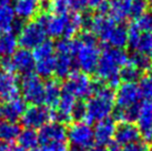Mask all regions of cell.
Returning <instances> with one entry per match:
<instances>
[{
  "label": "cell",
  "instance_id": "obj_1",
  "mask_svg": "<svg viewBox=\"0 0 152 151\" xmlns=\"http://www.w3.org/2000/svg\"><path fill=\"white\" fill-rule=\"evenodd\" d=\"M129 56L122 49L106 48L100 54L96 73L101 84L110 88H117L120 84V70L128 63Z\"/></svg>",
  "mask_w": 152,
  "mask_h": 151
},
{
  "label": "cell",
  "instance_id": "obj_2",
  "mask_svg": "<svg viewBox=\"0 0 152 151\" xmlns=\"http://www.w3.org/2000/svg\"><path fill=\"white\" fill-rule=\"evenodd\" d=\"M114 97L115 92L112 88L101 82H94L92 95L86 102V123L91 126L92 123L109 118L114 109Z\"/></svg>",
  "mask_w": 152,
  "mask_h": 151
},
{
  "label": "cell",
  "instance_id": "obj_3",
  "mask_svg": "<svg viewBox=\"0 0 152 151\" xmlns=\"http://www.w3.org/2000/svg\"><path fill=\"white\" fill-rule=\"evenodd\" d=\"M100 48L97 43V38L91 32H85L80 38L76 39V50H75V62L86 75L96 71L98 61L100 58Z\"/></svg>",
  "mask_w": 152,
  "mask_h": 151
},
{
  "label": "cell",
  "instance_id": "obj_4",
  "mask_svg": "<svg viewBox=\"0 0 152 151\" xmlns=\"http://www.w3.org/2000/svg\"><path fill=\"white\" fill-rule=\"evenodd\" d=\"M56 47V67L55 75L59 79H67L75 72V50L76 39H61Z\"/></svg>",
  "mask_w": 152,
  "mask_h": 151
},
{
  "label": "cell",
  "instance_id": "obj_5",
  "mask_svg": "<svg viewBox=\"0 0 152 151\" xmlns=\"http://www.w3.org/2000/svg\"><path fill=\"white\" fill-rule=\"evenodd\" d=\"M94 82L88 75L81 71H75L68 77L62 86V90L70 93L77 100H82L92 95Z\"/></svg>",
  "mask_w": 152,
  "mask_h": 151
},
{
  "label": "cell",
  "instance_id": "obj_6",
  "mask_svg": "<svg viewBox=\"0 0 152 151\" xmlns=\"http://www.w3.org/2000/svg\"><path fill=\"white\" fill-rule=\"evenodd\" d=\"M20 92L22 99L30 106L42 105L45 101V82L34 73L25 75L20 82Z\"/></svg>",
  "mask_w": 152,
  "mask_h": 151
},
{
  "label": "cell",
  "instance_id": "obj_7",
  "mask_svg": "<svg viewBox=\"0 0 152 151\" xmlns=\"http://www.w3.org/2000/svg\"><path fill=\"white\" fill-rule=\"evenodd\" d=\"M18 43L22 47V49H34L43 41H46L47 34L40 20L29 21L25 26H22L19 30Z\"/></svg>",
  "mask_w": 152,
  "mask_h": 151
},
{
  "label": "cell",
  "instance_id": "obj_8",
  "mask_svg": "<svg viewBox=\"0 0 152 151\" xmlns=\"http://www.w3.org/2000/svg\"><path fill=\"white\" fill-rule=\"evenodd\" d=\"M67 140L71 146L90 150L94 146L92 127L82 122H72L67 127Z\"/></svg>",
  "mask_w": 152,
  "mask_h": 151
},
{
  "label": "cell",
  "instance_id": "obj_9",
  "mask_svg": "<svg viewBox=\"0 0 152 151\" xmlns=\"http://www.w3.org/2000/svg\"><path fill=\"white\" fill-rule=\"evenodd\" d=\"M4 71L19 72L21 75H29L34 69V59L32 52L27 49H19L10 58H6L2 61Z\"/></svg>",
  "mask_w": 152,
  "mask_h": 151
},
{
  "label": "cell",
  "instance_id": "obj_10",
  "mask_svg": "<svg viewBox=\"0 0 152 151\" xmlns=\"http://www.w3.org/2000/svg\"><path fill=\"white\" fill-rule=\"evenodd\" d=\"M20 120L22 126L27 129H40L51 120V109L43 105L29 106Z\"/></svg>",
  "mask_w": 152,
  "mask_h": 151
},
{
  "label": "cell",
  "instance_id": "obj_11",
  "mask_svg": "<svg viewBox=\"0 0 152 151\" xmlns=\"http://www.w3.org/2000/svg\"><path fill=\"white\" fill-rule=\"evenodd\" d=\"M70 19V13H51L45 15L39 20L42 23L43 28L46 30V34L53 38L66 37Z\"/></svg>",
  "mask_w": 152,
  "mask_h": 151
},
{
  "label": "cell",
  "instance_id": "obj_12",
  "mask_svg": "<svg viewBox=\"0 0 152 151\" xmlns=\"http://www.w3.org/2000/svg\"><path fill=\"white\" fill-rule=\"evenodd\" d=\"M39 144L49 146L53 143L67 142V126L59 122H48L38 131Z\"/></svg>",
  "mask_w": 152,
  "mask_h": 151
},
{
  "label": "cell",
  "instance_id": "obj_13",
  "mask_svg": "<svg viewBox=\"0 0 152 151\" xmlns=\"http://www.w3.org/2000/svg\"><path fill=\"white\" fill-rule=\"evenodd\" d=\"M140 93L135 84H119L114 97V105L118 109H127L130 107L139 105Z\"/></svg>",
  "mask_w": 152,
  "mask_h": 151
},
{
  "label": "cell",
  "instance_id": "obj_14",
  "mask_svg": "<svg viewBox=\"0 0 152 151\" xmlns=\"http://www.w3.org/2000/svg\"><path fill=\"white\" fill-rule=\"evenodd\" d=\"M88 23L89 28L91 30V34L96 38H99L102 42L106 43L107 39L112 32L117 22H114L109 16L103 13H98L94 17L90 19H86V25Z\"/></svg>",
  "mask_w": 152,
  "mask_h": 151
},
{
  "label": "cell",
  "instance_id": "obj_15",
  "mask_svg": "<svg viewBox=\"0 0 152 151\" xmlns=\"http://www.w3.org/2000/svg\"><path fill=\"white\" fill-rule=\"evenodd\" d=\"M128 45L134 52L152 57V34L140 32L132 25L128 30Z\"/></svg>",
  "mask_w": 152,
  "mask_h": 151
},
{
  "label": "cell",
  "instance_id": "obj_16",
  "mask_svg": "<svg viewBox=\"0 0 152 151\" xmlns=\"http://www.w3.org/2000/svg\"><path fill=\"white\" fill-rule=\"evenodd\" d=\"M137 127L139 129L142 141L151 146L152 143V101H142L139 107V114L137 119Z\"/></svg>",
  "mask_w": 152,
  "mask_h": 151
},
{
  "label": "cell",
  "instance_id": "obj_17",
  "mask_svg": "<svg viewBox=\"0 0 152 151\" xmlns=\"http://www.w3.org/2000/svg\"><path fill=\"white\" fill-rule=\"evenodd\" d=\"M117 123L112 118H106L101 121L96 122L93 129V137L94 143L97 146L106 148L113 141L114 131H115Z\"/></svg>",
  "mask_w": 152,
  "mask_h": 151
},
{
  "label": "cell",
  "instance_id": "obj_18",
  "mask_svg": "<svg viewBox=\"0 0 152 151\" xmlns=\"http://www.w3.org/2000/svg\"><path fill=\"white\" fill-rule=\"evenodd\" d=\"M20 95V82L15 73L0 71V98L4 101L12 100Z\"/></svg>",
  "mask_w": 152,
  "mask_h": 151
},
{
  "label": "cell",
  "instance_id": "obj_19",
  "mask_svg": "<svg viewBox=\"0 0 152 151\" xmlns=\"http://www.w3.org/2000/svg\"><path fill=\"white\" fill-rule=\"evenodd\" d=\"M140 132L135 123L118 122L115 126L113 140L119 146H127L140 140Z\"/></svg>",
  "mask_w": 152,
  "mask_h": 151
},
{
  "label": "cell",
  "instance_id": "obj_20",
  "mask_svg": "<svg viewBox=\"0 0 152 151\" xmlns=\"http://www.w3.org/2000/svg\"><path fill=\"white\" fill-rule=\"evenodd\" d=\"M41 7L40 0H16L12 9L20 20H31L38 15Z\"/></svg>",
  "mask_w": 152,
  "mask_h": 151
},
{
  "label": "cell",
  "instance_id": "obj_21",
  "mask_svg": "<svg viewBox=\"0 0 152 151\" xmlns=\"http://www.w3.org/2000/svg\"><path fill=\"white\" fill-rule=\"evenodd\" d=\"M27 107V102L20 97L6 101V103L2 106V117H4V120L7 121L18 122L25 113Z\"/></svg>",
  "mask_w": 152,
  "mask_h": 151
},
{
  "label": "cell",
  "instance_id": "obj_22",
  "mask_svg": "<svg viewBox=\"0 0 152 151\" xmlns=\"http://www.w3.org/2000/svg\"><path fill=\"white\" fill-rule=\"evenodd\" d=\"M132 0H110L108 11L114 22H122L130 17Z\"/></svg>",
  "mask_w": 152,
  "mask_h": 151
},
{
  "label": "cell",
  "instance_id": "obj_23",
  "mask_svg": "<svg viewBox=\"0 0 152 151\" xmlns=\"http://www.w3.org/2000/svg\"><path fill=\"white\" fill-rule=\"evenodd\" d=\"M88 0H50L48 7L53 13H66L69 10L77 12L87 7Z\"/></svg>",
  "mask_w": 152,
  "mask_h": 151
},
{
  "label": "cell",
  "instance_id": "obj_24",
  "mask_svg": "<svg viewBox=\"0 0 152 151\" xmlns=\"http://www.w3.org/2000/svg\"><path fill=\"white\" fill-rule=\"evenodd\" d=\"M62 92V87L56 79H49L45 82V101L46 107L55 109Z\"/></svg>",
  "mask_w": 152,
  "mask_h": 151
},
{
  "label": "cell",
  "instance_id": "obj_25",
  "mask_svg": "<svg viewBox=\"0 0 152 151\" xmlns=\"http://www.w3.org/2000/svg\"><path fill=\"white\" fill-rule=\"evenodd\" d=\"M17 147L21 151H34L39 146L38 132L34 129H23L17 138Z\"/></svg>",
  "mask_w": 152,
  "mask_h": 151
},
{
  "label": "cell",
  "instance_id": "obj_26",
  "mask_svg": "<svg viewBox=\"0 0 152 151\" xmlns=\"http://www.w3.org/2000/svg\"><path fill=\"white\" fill-rule=\"evenodd\" d=\"M20 30L16 20V15L12 7H1L0 8V34L12 32V30Z\"/></svg>",
  "mask_w": 152,
  "mask_h": 151
},
{
  "label": "cell",
  "instance_id": "obj_27",
  "mask_svg": "<svg viewBox=\"0 0 152 151\" xmlns=\"http://www.w3.org/2000/svg\"><path fill=\"white\" fill-rule=\"evenodd\" d=\"M106 43L110 48L122 49L128 45V29L124 26L117 23L112 32L107 39Z\"/></svg>",
  "mask_w": 152,
  "mask_h": 151
},
{
  "label": "cell",
  "instance_id": "obj_28",
  "mask_svg": "<svg viewBox=\"0 0 152 151\" xmlns=\"http://www.w3.org/2000/svg\"><path fill=\"white\" fill-rule=\"evenodd\" d=\"M21 131V126L18 122H10L0 120V141L4 143H11L16 141Z\"/></svg>",
  "mask_w": 152,
  "mask_h": 151
},
{
  "label": "cell",
  "instance_id": "obj_29",
  "mask_svg": "<svg viewBox=\"0 0 152 151\" xmlns=\"http://www.w3.org/2000/svg\"><path fill=\"white\" fill-rule=\"evenodd\" d=\"M18 38L13 32L0 34V57L10 58L18 50Z\"/></svg>",
  "mask_w": 152,
  "mask_h": 151
},
{
  "label": "cell",
  "instance_id": "obj_30",
  "mask_svg": "<svg viewBox=\"0 0 152 151\" xmlns=\"http://www.w3.org/2000/svg\"><path fill=\"white\" fill-rule=\"evenodd\" d=\"M55 67H56V54L55 56L40 58L34 60V70L36 75L40 78L48 79L52 75H55Z\"/></svg>",
  "mask_w": 152,
  "mask_h": 151
},
{
  "label": "cell",
  "instance_id": "obj_31",
  "mask_svg": "<svg viewBox=\"0 0 152 151\" xmlns=\"http://www.w3.org/2000/svg\"><path fill=\"white\" fill-rule=\"evenodd\" d=\"M128 63L137 68L140 72L148 71L152 68V60L150 57L142 54H138V52H133V55L129 57Z\"/></svg>",
  "mask_w": 152,
  "mask_h": 151
},
{
  "label": "cell",
  "instance_id": "obj_32",
  "mask_svg": "<svg viewBox=\"0 0 152 151\" xmlns=\"http://www.w3.org/2000/svg\"><path fill=\"white\" fill-rule=\"evenodd\" d=\"M138 90L143 101H152V75H144L139 79Z\"/></svg>",
  "mask_w": 152,
  "mask_h": 151
},
{
  "label": "cell",
  "instance_id": "obj_33",
  "mask_svg": "<svg viewBox=\"0 0 152 151\" xmlns=\"http://www.w3.org/2000/svg\"><path fill=\"white\" fill-rule=\"evenodd\" d=\"M119 77H120V81L122 80L123 84H135V81H138L141 78V72L133 66L127 63L120 70Z\"/></svg>",
  "mask_w": 152,
  "mask_h": 151
},
{
  "label": "cell",
  "instance_id": "obj_34",
  "mask_svg": "<svg viewBox=\"0 0 152 151\" xmlns=\"http://www.w3.org/2000/svg\"><path fill=\"white\" fill-rule=\"evenodd\" d=\"M133 26L140 32L152 34V12L147 11L143 15H141L140 17L137 18V21L135 23H133Z\"/></svg>",
  "mask_w": 152,
  "mask_h": 151
},
{
  "label": "cell",
  "instance_id": "obj_35",
  "mask_svg": "<svg viewBox=\"0 0 152 151\" xmlns=\"http://www.w3.org/2000/svg\"><path fill=\"white\" fill-rule=\"evenodd\" d=\"M86 102L83 100H77L71 112L72 122H82L86 120Z\"/></svg>",
  "mask_w": 152,
  "mask_h": 151
},
{
  "label": "cell",
  "instance_id": "obj_36",
  "mask_svg": "<svg viewBox=\"0 0 152 151\" xmlns=\"http://www.w3.org/2000/svg\"><path fill=\"white\" fill-rule=\"evenodd\" d=\"M147 7H148V2L145 0H132L130 17H140L141 15L147 12Z\"/></svg>",
  "mask_w": 152,
  "mask_h": 151
},
{
  "label": "cell",
  "instance_id": "obj_37",
  "mask_svg": "<svg viewBox=\"0 0 152 151\" xmlns=\"http://www.w3.org/2000/svg\"><path fill=\"white\" fill-rule=\"evenodd\" d=\"M87 7H89L92 10H98L99 13L106 15L108 12V7H109V1L108 0H88Z\"/></svg>",
  "mask_w": 152,
  "mask_h": 151
},
{
  "label": "cell",
  "instance_id": "obj_38",
  "mask_svg": "<svg viewBox=\"0 0 152 151\" xmlns=\"http://www.w3.org/2000/svg\"><path fill=\"white\" fill-rule=\"evenodd\" d=\"M150 144L144 141H137V142L127 144L122 148V151H150Z\"/></svg>",
  "mask_w": 152,
  "mask_h": 151
},
{
  "label": "cell",
  "instance_id": "obj_39",
  "mask_svg": "<svg viewBox=\"0 0 152 151\" xmlns=\"http://www.w3.org/2000/svg\"><path fill=\"white\" fill-rule=\"evenodd\" d=\"M106 150L107 151H122V148H121V146H119L118 143H115L114 141H112L109 146H107Z\"/></svg>",
  "mask_w": 152,
  "mask_h": 151
},
{
  "label": "cell",
  "instance_id": "obj_40",
  "mask_svg": "<svg viewBox=\"0 0 152 151\" xmlns=\"http://www.w3.org/2000/svg\"><path fill=\"white\" fill-rule=\"evenodd\" d=\"M89 151H107V150L104 147H101V146H97V144H96V146H93Z\"/></svg>",
  "mask_w": 152,
  "mask_h": 151
},
{
  "label": "cell",
  "instance_id": "obj_41",
  "mask_svg": "<svg viewBox=\"0 0 152 151\" xmlns=\"http://www.w3.org/2000/svg\"><path fill=\"white\" fill-rule=\"evenodd\" d=\"M12 0H0V8L1 7H7V6H10Z\"/></svg>",
  "mask_w": 152,
  "mask_h": 151
},
{
  "label": "cell",
  "instance_id": "obj_42",
  "mask_svg": "<svg viewBox=\"0 0 152 151\" xmlns=\"http://www.w3.org/2000/svg\"><path fill=\"white\" fill-rule=\"evenodd\" d=\"M68 151H89V150H85V149H82V148H78V147L71 146V147H69Z\"/></svg>",
  "mask_w": 152,
  "mask_h": 151
},
{
  "label": "cell",
  "instance_id": "obj_43",
  "mask_svg": "<svg viewBox=\"0 0 152 151\" xmlns=\"http://www.w3.org/2000/svg\"><path fill=\"white\" fill-rule=\"evenodd\" d=\"M7 149H8V144L0 141V151H7Z\"/></svg>",
  "mask_w": 152,
  "mask_h": 151
},
{
  "label": "cell",
  "instance_id": "obj_44",
  "mask_svg": "<svg viewBox=\"0 0 152 151\" xmlns=\"http://www.w3.org/2000/svg\"><path fill=\"white\" fill-rule=\"evenodd\" d=\"M7 151H21V150H20V149H19L17 146H12V147H8Z\"/></svg>",
  "mask_w": 152,
  "mask_h": 151
},
{
  "label": "cell",
  "instance_id": "obj_45",
  "mask_svg": "<svg viewBox=\"0 0 152 151\" xmlns=\"http://www.w3.org/2000/svg\"><path fill=\"white\" fill-rule=\"evenodd\" d=\"M1 117H2V106L0 105V120H1Z\"/></svg>",
  "mask_w": 152,
  "mask_h": 151
},
{
  "label": "cell",
  "instance_id": "obj_46",
  "mask_svg": "<svg viewBox=\"0 0 152 151\" xmlns=\"http://www.w3.org/2000/svg\"><path fill=\"white\" fill-rule=\"evenodd\" d=\"M148 2H149V4H151V6H152V0H148Z\"/></svg>",
  "mask_w": 152,
  "mask_h": 151
},
{
  "label": "cell",
  "instance_id": "obj_47",
  "mask_svg": "<svg viewBox=\"0 0 152 151\" xmlns=\"http://www.w3.org/2000/svg\"><path fill=\"white\" fill-rule=\"evenodd\" d=\"M150 151H152V150H150Z\"/></svg>",
  "mask_w": 152,
  "mask_h": 151
},
{
  "label": "cell",
  "instance_id": "obj_48",
  "mask_svg": "<svg viewBox=\"0 0 152 151\" xmlns=\"http://www.w3.org/2000/svg\"><path fill=\"white\" fill-rule=\"evenodd\" d=\"M151 144H152V143H151Z\"/></svg>",
  "mask_w": 152,
  "mask_h": 151
}]
</instances>
